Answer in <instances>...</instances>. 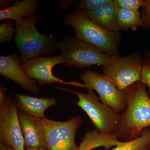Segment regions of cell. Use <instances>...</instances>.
<instances>
[{"label":"cell","mask_w":150,"mask_h":150,"mask_svg":"<svg viewBox=\"0 0 150 150\" xmlns=\"http://www.w3.org/2000/svg\"><path fill=\"white\" fill-rule=\"evenodd\" d=\"M38 0L16 1L9 7L0 11V20H21L34 14L39 5Z\"/></svg>","instance_id":"obj_15"},{"label":"cell","mask_w":150,"mask_h":150,"mask_svg":"<svg viewBox=\"0 0 150 150\" xmlns=\"http://www.w3.org/2000/svg\"><path fill=\"white\" fill-rule=\"evenodd\" d=\"M119 8L114 0L96 10L82 12L95 23L110 31L119 32L117 23Z\"/></svg>","instance_id":"obj_14"},{"label":"cell","mask_w":150,"mask_h":150,"mask_svg":"<svg viewBox=\"0 0 150 150\" xmlns=\"http://www.w3.org/2000/svg\"><path fill=\"white\" fill-rule=\"evenodd\" d=\"M80 78L85 88L96 92L103 103L119 113L125 110L126 103L124 92L118 88L109 77L87 70L81 74Z\"/></svg>","instance_id":"obj_9"},{"label":"cell","mask_w":150,"mask_h":150,"mask_svg":"<svg viewBox=\"0 0 150 150\" xmlns=\"http://www.w3.org/2000/svg\"><path fill=\"white\" fill-rule=\"evenodd\" d=\"M64 64V60L60 55L33 58L22 63L21 67L25 75L30 79L36 81L40 86L59 83L85 88L83 83L75 81H66L54 76L53 73L54 67Z\"/></svg>","instance_id":"obj_10"},{"label":"cell","mask_w":150,"mask_h":150,"mask_svg":"<svg viewBox=\"0 0 150 150\" xmlns=\"http://www.w3.org/2000/svg\"><path fill=\"white\" fill-rule=\"evenodd\" d=\"M112 0H78L74 1L75 10L92 11L111 3Z\"/></svg>","instance_id":"obj_19"},{"label":"cell","mask_w":150,"mask_h":150,"mask_svg":"<svg viewBox=\"0 0 150 150\" xmlns=\"http://www.w3.org/2000/svg\"><path fill=\"white\" fill-rule=\"evenodd\" d=\"M145 150H150V144Z\"/></svg>","instance_id":"obj_29"},{"label":"cell","mask_w":150,"mask_h":150,"mask_svg":"<svg viewBox=\"0 0 150 150\" xmlns=\"http://www.w3.org/2000/svg\"><path fill=\"white\" fill-rule=\"evenodd\" d=\"M15 97L19 110L41 119L46 117L44 113L46 110L57 103L54 98L34 97L19 93L15 94Z\"/></svg>","instance_id":"obj_13"},{"label":"cell","mask_w":150,"mask_h":150,"mask_svg":"<svg viewBox=\"0 0 150 150\" xmlns=\"http://www.w3.org/2000/svg\"><path fill=\"white\" fill-rule=\"evenodd\" d=\"M18 115L25 149H46L45 131L41 119L20 110Z\"/></svg>","instance_id":"obj_12"},{"label":"cell","mask_w":150,"mask_h":150,"mask_svg":"<svg viewBox=\"0 0 150 150\" xmlns=\"http://www.w3.org/2000/svg\"><path fill=\"white\" fill-rule=\"evenodd\" d=\"M117 23L120 30L131 29L136 30L139 26H143L142 17L139 10L119 8Z\"/></svg>","instance_id":"obj_17"},{"label":"cell","mask_w":150,"mask_h":150,"mask_svg":"<svg viewBox=\"0 0 150 150\" xmlns=\"http://www.w3.org/2000/svg\"><path fill=\"white\" fill-rule=\"evenodd\" d=\"M16 1H12V0H1L0 1V6L2 9H5L9 7L12 5L11 4L13 2H15Z\"/></svg>","instance_id":"obj_25"},{"label":"cell","mask_w":150,"mask_h":150,"mask_svg":"<svg viewBox=\"0 0 150 150\" xmlns=\"http://www.w3.org/2000/svg\"><path fill=\"white\" fill-rule=\"evenodd\" d=\"M146 56L148 58V60L150 61V51H149V52H148L147 54H146Z\"/></svg>","instance_id":"obj_28"},{"label":"cell","mask_w":150,"mask_h":150,"mask_svg":"<svg viewBox=\"0 0 150 150\" xmlns=\"http://www.w3.org/2000/svg\"><path fill=\"white\" fill-rule=\"evenodd\" d=\"M150 144V129H145L135 139L121 142L112 150H145Z\"/></svg>","instance_id":"obj_18"},{"label":"cell","mask_w":150,"mask_h":150,"mask_svg":"<svg viewBox=\"0 0 150 150\" xmlns=\"http://www.w3.org/2000/svg\"><path fill=\"white\" fill-rule=\"evenodd\" d=\"M25 150H47L46 149H43V148H42V149H25Z\"/></svg>","instance_id":"obj_27"},{"label":"cell","mask_w":150,"mask_h":150,"mask_svg":"<svg viewBox=\"0 0 150 150\" xmlns=\"http://www.w3.org/2000/svg\"><path fill=\"white\" fill-rule=\"evenodd\" d=\"M141 81L149 88L148 93L150 96V61L149 60L143 62Z\"/></svg>","instance_id":"obj_22"},{"label":"cell","mask_w":150,"mask_h":150,"mask_svg":"<svg viewBox=\"0 0 150 150\" xmlns=\"http://www.w3.org/2000/svg\"><path fill=\"white\" fill-rule=\"evenodd\" d=\"M58 88L72 93L77 96L79 100L76 104L87 114L96 130L100 133L115 136L121 120V114L100 102L93 91L88 90L87 92L83 93L63 87Z\"/></svg>","instance_id":"obj_4"},{"label":"cell","mask_w":150,"mask_h":150,"mask_svg":"<svg viewBox=\"0 0 150 150\" xmlns=\"http://www.w3.org/2000/svg\"><path fill=\"white\" fill-rule=\"evenodd\" d=\"M0 150H14V149L9 146H6L3 144H0Z\"/></svg>","instance_id":"obj_26"},{"label":"cell","mask_w":150,"mask_h":150,"mask_svg":"<svg viewBox=\"0 0 150 150\" xmlns=\"http://www.w3.org/2000/svg\"><path fill=\"white\" fill-rule=\"evenodd\" d=\"M119 142L115 135L103 134L96 129L86 133L78 150H92L100 147L108 150L117 146Z\"/></svg>","instance_id":"obj_16"},{"label":"cell","mask_w":150,"mask_h":150,"mask_svg":"<svg viewBox=\"0 0 150 150\" xmlns=\"http://www.w3.org/2000/svg\"><path fill=\"white\" fill-rule=\"evenodd\" d=\"M15 33L13 23L11 20H6L0 25V43H8L13 39Z\"/></svg>","instance_id":"obj_20"},{"label":"cell","mask_w":150,"mask_h":150,"mask_svg":"<svg viewBox=\"0 0 150 150\" xmlns=\"http://www.w3.org/2000/svg\"><path fill=\"white\" fill-rule=\"evenodd\" d=\"M7 88L0 86V144L14 150H25L19 120L18 108L11 95L6 96Z\"/></svg>","instance_id":"obj_6"},{"label":"cell","mask_w":150,"mask_h":150,"mask_svg":"<svg viewBox=\"0 0 150 150\" xmlns=\"http://www.w3.org/2000/svg\"><path fill=\"white\" fill-rule=\"evenodd\" d=\"M59 6L62 9H67L71 6L72 4H73L74 1L70 0H60L59 1Z\"/></svg>","instance_id":"obj_24"},{"label":"cell","mask_w":150,"mask_h":150,"mask_svg":"<svg viewBox=\"0 0 150 150\" xmlns=\"http://www.w3.org/2000/svg\"><path fill=\"white\" fill-rule=\"evenodd\" d=\"M41 121L45 131L47 150H78L76 135L82 123L80 116L66 121H54L46 117Z\"/></svg>","instance_id":"obj_7"},{"label":"cell","mask_w":150,"mask_h":150,"mask_svg":"<svg viewBox=\"0 0 150 150\" xmlns=\"http://www.w3.org/2000/svg\"><path fill=\"white\" fill-rule=\"evenodd\" d=\"M63 23L74 30L76 38L99 49L108 56L118 55L121 41L119 32L110 31L100 26L83 13L75 10L64 19Z\"/></svg>","instance_id":"obj_2"},{"label":"cell","mask_w":150,"mask_h":150,"mask_svg":"<svg viewBox=\"0 0 150 150\" xmlns=\"http://www.w3.org/2000/svg\"><path fill=\"white\" fill-rule=\"evenodd\" d=\"M37 18L32 15L15 22L14 40L21 63L44 55L56 54L58 42L53 35L40 33L35 26Z\"/></svg>","instance_id":"obj_3"},{"label":"cell","mask_w":150,"mask_h":150,"mask_svg":"<svg viewBox=\"0 0 150 150\" xmlns=\"http://www.w3.org/2000/svg\"><path fill=\"white\" fill-rule=\"evenodd\" d=\"M20 56L16 53L0 57V74L6 79L18 84L25 90L38 93L39 89L37 82L30 79L25 74L21 67Z\"/></svg>","instance_id":"obj_11"},{"label":"cell","mask_w":150,"mask_h":150,"mask_svg":"<svg viewBox=\"0 0 150 150\" xmlns=\"http://www.w3.org/2000/svg\"><path fill=\"white\" fill-rule=\"evenodd\" d=\"M56 48L68 68H85L93 65L103 67L108 64L111 58L96 47L71 36L58 42Z\"/></svg>","instance_id":"obj_5"},{"label":"cell","mask_w":150,"mask_h":150,"mask_svg":"<svg viewBox=\"0 0 150 150\" xmlns=\"http://www.w3.org/2000/svg\"><path fill=\"white\" fill-rule=\"evenodd\" d=\"M143 62L139 53L125 57L111 56L103 67L104 74L111 79L120 90L123 91L133 84L142 81Z\"/></svg>","instance_id":"obj_8"},{"label":"cell","mask_w":150,"mask_h":150,"mask_svg":"<svg viewBox=\"0 0 150 150\" xmlns=\"http://www.w3.org/2000/svg\"><path fill=\"white\" fill-rule=\"evenodd\" d=\"M142 8L143 26L150 28V0L145 1L144 6Z\"/></svg>","instance_id":"obj_23"},{"label":"cell","mask_w":150,"mask_h":150,"mask_svg":"<svg viewBox=\"0 0 150 150\" xmlns=\"http://www.w3.org/2000/svg\"><path fill=\"white\" fill-rule=\"evenodd\" d=\"M126 108L121 114L115 134L122 142L135 139L150 126V97L142 81L133 84L123 91Z\"/></svg>","instance_id":"obj_1"},{"label":"cell","mask_w":150,"mask_h":150,"mask_svg":"<svg viewBox=\"0 0 150 150\" xmlns=\"http://www.w3.org/2000/svg\"><path fill=\"white\" fill-rule=\"evenodd\" d=\"M114 2L120 8L139 10L145 5L143 0H114Z\"/></svg>","instance_id":"obj_21"}]
</instances>
